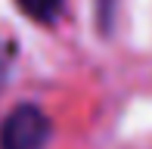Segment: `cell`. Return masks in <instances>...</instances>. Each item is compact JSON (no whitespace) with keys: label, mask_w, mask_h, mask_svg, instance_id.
<instances>
[{"label":"cell","mask_w":152,"mask_h":149,"mask_svg":"<svg viewBox=\"0 0 152 149\" xmlns=\"http://www.w3.org/2000/svg\"><path fill=\"white\" fill-rule=\"evenodd\" d=\"M53 124L37 106H16L0 124V149H44Z\"/></svg>","instance_id":"obj_1"},{"label":"cell","mask_w":152,"mask_h":149,"mask_svg":"<svg viewBox=\"0 0 152 149\" xmlns=\"http://www.w3.org/2000/svg\"><path fill=\"white\" fill-rule=\"evenodd\" d=\"M16 3L31 22H40V25H53L65 9V0H16Z\"/></svg>","instance_id":"obj_2"},{"label":"cell","mask_w":152,"mask_h":149,"mask_svg":"<svg viewBox=\"0 0 152 149\" xmlns=\"http://www.w3.org/2000/svg\"><path fill=\"white\" fill-rule=\"evenodd\" d=\"M115 3L118 0H96V9H99V22H102V28H112V16H115Z\"/></svg>","instance_id":"obj_3"},{"label":"cell","mask_w":152,"mask_h":149,"mask_svg":"<svg viewBox=\"0 0 152 149\" xmlns=\"http://www.w3.org/2000/svg\"><path fill=\"white\" fill-rule=\"evenodd\" d=\"M3 72H6V56L0 53V84H3Z\"/></svg>","instance_id":"obj_4"}]
</instances>
